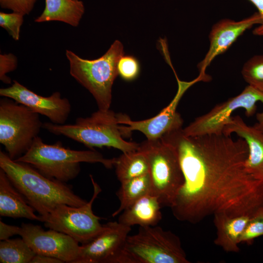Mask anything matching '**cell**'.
Listing matches in <instances>:
<instances>
[{"instance_id": "1", "label": "cell", "mask_w": 263, "mask_h": 263, "mask_svg": "<svg viewBox=\"0 0 263 263\" xmlns=\"http://www.w3.org/2000/svg\"><path fill=\"white\" fill-rule=\"evenodd\" d=\"M182 129L163 136L176 148L184 178L170 207L176 219L196 224L219 213L252 217L263 208V181L246 170L243 138L188 136Z\"/></svg>"}, {"instance_id": "2", "label": "cell", "mask_w": 263, "mask_h": 263, "mask_svg": "<svg viewBox=\"0 0 263 263\" xmlns=\"http://www.w3.org/2000/svg\"><path fill=\"white\" fill-rule=\"evenodd\" d=\"M0 168L41 217L60 205L79 207L87 202L66 183L48 178L30 165L13 160L1 150Z\"/></svg>"}, {"instance_id": "3", "label": "cell", "mask_w": 263, "mask_h": 263, "mask_svg": "<svg viewBox=\"0 0 263 263\" xmlns=\"http://www.w3.org/2000/svg\"><path fill=\"white\" fill-rule=\"evenodd\" d=\"M124 114L110 109L98 111L87 117H79L71 124H43V128L57 135H63L92 149L112 147L123 152L138 150L140 144L125 140L127 137L120 121Z\"/></svg>"}, {"instance_id": "4", "label": "cell", "mask_w": 263, "mask_h": 263, "mask_svg": "<svg viewBox=\"0 0 263 263\" xmlns=\"http://www.w3.org/2000/svg\"><path fill=\"white\" fill-rule=\"evenodd\" d=\"M14 160L30 165L48 178L66 183L78 175L82 162L101 163L111 169L116 158H105L95 150H71L63 146L60 141L47 144L37 136L28 150Z\"/></svg>"}, {"instance_id": "5", "label": "cell", "mask_w": 263, "mask_h": 263, "mask_svg": "<svg viewBox=\"0 0 263 263\" xmlns=\"http://www.w3.org/2000/svg\"><path fill=\"white\" fill-rule=\"evenodd\" d=\"M179 238L161 227H139L128 235L113 263H189Z\"/></svg>"}, {"instance_id": "6", "label": "cell", "mask_w": 263, "mask_h": 263, "mask_svg": "<svg viewBox=\"0 0 263 263\" xmlns=\"http://www.w3.org/2000/svg\"><path fill=\"white\" fill-rule=\"evenodd\" d=\"M124 55V47L115 40L105 54L92 60L82 58L67 50L71 75L93 95L98 109H110L112 100V87L118 75L117 65Z\"/></svg>"}, {"instance_id": "7", "label": "cell", "mask_w": 263, "mask_h": 263, "mask_svg": "<svg viewBox=\"0 0 263 263\" xmlns=\"http://www.w3.org/2000/svg\"><path fill=\"white\" fill-rule=\"evenodd\" d=\"M138 148L148 159L152 194L158 197L162 207H171L184 181L176 148L163 137L147 139Z\"/></svg>"}, {"instance_id": "8", "label": "cell", "mask_w": 263, "mask_h": 263, "mask_svg": "<svg viewBox=\"0 0 263 263\" xmlns=\"http://www.w3.org/2000/svg\"><path fill=\"white\" fill-rule=\"evenodd\" d=\"M39 114L5 97L0 100V143L16 160L26 153L43 128Z\"/></svg>"}, {"instance_id": "9", "label": "cell", "mask_w": 263, "mask_h": 263, "mask_svg": "<svg viewBox=\"0 0 263 263\" xmlns=\"http://www.w3.org/2000/svg\"><path fill=\"white\" fill-rule=\"evenodd\" d=\"M90 177L94 193L89 202L79 207L60 205L46 216H40L46 227L65 233L81 244L92 241L104 228V225L100 223L101 218L94 214L92 209L101 189L93 176Z\"/></svg>"}, {"instance_id": "10", "label": "cell", "mask_w": 263, "mask_h": 263, "mask_svg": "<svg viewBox=\"0 0 263 263\" xmlns=\"http://www.w3.org/2000/svg\"><path fill=\"white\" fill-rule=\"evenodd\" d=\"M258 101L263 103V93L248 85L238 95L216 105L207 113L197 117L182 129V132L188 136L222 134L235 110L244 109L246 116L250 117L256 111ZM257 119L259 122H263V112L257 114Z\"/></svg>"}, {"instance_id": "11", "label": "cell", "mask_w": 263, "mask_h": 263, "mask_svg": "<svg viewBox=\"0 0 263 263\" xmlns=\"http://www.w3.org/2000/svg\"><path fill=\"white\" fill-rule=\"evenodd\" d=\"M176 78L178 86L176 94L170 103L157 115L145 120L133 121L124 114L120 123L128 137L131 135L132 132L138 131L143 133L147 140H154L182 128L183 120L176 111L177 107L185 92L200 80L197 77L193 80L187 82Z\"/></svg>"}, {"instance_id": "12", "label": "cell", "mask_w": 263, "mask_h": 263, "mask_svg": "<svg viewBox=\"0 0 263 263\" xmlns=\"http://www.w3.org/2000/svg\"><path fill=\"white\" fill-rule=\"evenodd\" d=\"M19 235L36 254L57 258L63 263H74L78 257L79 243L62 232L38 225L22 223Z\"/></svg>"}, {"instance_id": "13", "label": "cell", "mask_w": 263, "mask_h": 263, "mask_svg": "<svg viewBox=\"0 0 263 263\" xmlns=\"http://www.w3.org/2000/svg\"><path fill=\"white\" fill-rule=\"evenodd\" d=\"M0 95L27 107L39 114L46 116L52 123L64 124L71 111L69 100L56 92L45 97L36 94L16 80L9 87L1 88Z\"/></svg>"}, {"instance_id": "14", "label": "cell", "mask_w": 263, "mask_h": 263, "mask_svg": "<svg viewBox=\"0 0 263 263\" xmlns=\"http://www.w3.org/2000/svg\"><path fill=\"white\" fill-rule=\"evenodd\" d=\"M131 230V227L118 222L104 224L103 230L96 237L81 244L74 263H113Z\"/></svg>"}, {"instance_id": "15", "label": "cell", "mask_w": 263, "mask_h": 263, "mask_svg": "<svg viewBox=\"0 0 263 263\" xmlns=\"http://www.w3.org/2000/svg\"><path fill=\"white\" fill-rule=\"evenodd\" d=\"M262 19L258 12L240 21L228 19H222L212 27L209 35V47L204 59L198 64V77L207 81L210 77L206 74L207 67L218 55L224 53L246 30L254 25L261 24Z\"/></svg>"}, {"instance_id": "16", "label": "cell", "mask_w": 263, "mask_h": 263, "mask_svg": "<svg viewBox=\"0 0 263 263\" xmlns=\"http://www.w3.org/2000/svg\"><path fill=\"white\" fill-rule=\"evenodd\" d=\"M233 133L243 138L247 145L246 170L255 179L263 181V133L247 125L239 115L232 116L223 129V133L226 135Z\"/></svg>"}, {"instance_id": "17", "label": "cell", "mask_w": 263, "mask_h": 263, "mask_svg": "<svg viewBox=\"0 0 263 263\" xmlns=\"http://www.w3.org/2000/svg\"><path fill=\"white\" fill-rule=\"evenodd\" d=\"M35 211L0 168V215L40 221Z\"/></svg>"}, {"instance_id": "18", "label": "cell", "mask_w": 263, "mask_h": 263, "mask_svg": "<svg viewBox=\"0 0 263 263\" xmlns=\"http://www.w3.org/2000/svg\"><path fill=\"white\" fill-rule=\"evenodd\" d=\"M161 207L156 196L146 195L124 209L118 222L130 227L134 225L140 227L157 225L162 218Z\"/></svg>"}, {"instance_id": "19", "label": "cell", "mask_w": 263, "mask_h": 263, "mask_svg": "<svg viewBox=\"0 0 263 263\" xmlns=\"http://www.w3.org/2000/svg\"><path fill=\"white\" fill-rule=\"evenodd\" d=\"M213 216L216 229L214 244L226 252H238L240 250L238 245L240 237L252 217L246 215L231 217L222 213Z\"/></svg>"}, {"instance_id": "20", "label": "cell", "mask_w": 263, "mask_h": 263, "mask_svg": "<svg viewBox=\"0 0 263 263\" xmlns=\"http://www.w3.org/2000/svg\"><path fill=\"white\" fill-rule=\"evenodd\" d=\"M84 12L81 0H45L44 10L35 21H59L76 27Z\"/></svg>"}, {"instance_id": "21", "label": "cell", "mask_w": 263, "mask_h": 263, "mask_svg": "<svg viewBox=\"0 0 263 263\" xmlns=\"http://www.w3.org/2000/svg\"><path fill=\"white\" fill-rule=\"evenodd\" d=\"M152 194L151 181L149 173L121 183L117 192L120 205L112 214L115 217L143 196Z\"/></svg>"}, {"instance_id": "22", "label": "cell", "mask_w": 263, "mask_h": 263, "mask_svg": "<svg viewBox=\"0 0 263 263\" xmlns=\"http://www.w3.org/2000/svg\"><path fill=\"white\" fill-rule=\"evenodd\" d=\"M114 166L116 176L120 183L149 173L147 157L139 148L135 151L123 152L116 158Z\"/></svg>"}, {"instance_id": "23", "label": "cell", "mask_w": 263, "mask_h": 263, "mask_svg": "<svg viewBox=\"0 0 263 263\" xmlns=\"http://www.w3.org/2000/svg\"><path fill=\"white\" fill-rule=\"evenodd\" d=\"M36 254L22 238L0 241V263H31Z\"/></svg>"}, {"instance_id": "24", "label": "cell", "mask_w": 263, "mask_h": 263, "mask_svg": "<svg viewBox=\"0 0 263 263\" xmlns=\"http://www.w3.org/2000/svg\"><path fill=\"white\" fill-rule=\"evenodd\" d=\"M242 75L248 85L263 93V55L248 60L243 67Z\"/></svg>"}, {"instance_id": "25", "label": "cell", "mask_w": 263, "mask_h": 263, "mask_svg": "<svg viewBox=\"0 0 263 263\" xmlns=\"http://www.w3.org/2000/svg\"><path fill=\"white\" fill-rule=\"evenodd\" d=\"M263 236V208L249 220L241 235L239 242L250 244L257 238Z\"/></svg>"}, {"instance_id": "26", "label": "cell", "mask_w": 263, "mask_h": 263, "mask_svg": "<svg viewBox=\"0 0 263 263\" xmlns=\"http://www.w3.org/2000/svg\"><path fill=\"white\" fill-rule=\"evenodd\" d=\"M118 75L125 80L132 81L136 79L140 71L138 60L131 55H123L117 65Z\"/></svg>"}, {"instance_id": "27", "label": "cell", "mask_w": 263, "mask_h": 263, "mask_svg": "<svg viewBox=\"0 0 263 263\" xmlns=\"http://www.w3.org/2000/svg\"><path fill=\"white\" fill-rule=\"evenodd\" d=\"M24 15L17 12H0V26L4 28L15 40L19 38L20 27L23 22Z\"/></svg>"}, {"instance_id": "28", "label": "cell", "mask_w": 263, "mask_h": 263, "mask_svg": "<svg viewBox=\"0 0 263 263\" xmlns=\"http://www.w3.org/2000/svg\"><path fill=\"white\" fill-rule=\"evenodd\" d=\"M37 0H0V5L2 8L10 9L24 16L31 12Z\"/></svg>"}, {"instance_id": "29", "label": "cell", "mask_w": 263, "mask_h": 263, "mask_svg": "<svg viewBox=\"0 0 263 263\" xmlns=\"http://www.w3.org/2000/svg\"><path fill=\"white\" fill-rule=\"evenodd\" d=\"M0 79L5 83L10 84L11 78L6 75V74L16 68L17 58L12 54L0 55Z\"/></svg>"}, {"instance_id": "30", "label": "cell", "mask_w": 263, "mask_h": 263, "mask_svg": "<svg viewBox=\"0 0 263 263\" xmlns=\"http://www.w3.org/2000/svg\"><path fill=\"white\" fill-rule=\"evenodd\" d=\"M20 227L8 225L0 221V241L10 239L12 236L19 235Z\"/></svg>"}, {"instance_id": "31", "label": "cell", "mask_w": 263, "mask_h": 263, "mask_svg": "<svg viewBox=\"0 0 263 263\" xmlns=\"http://www.w3.org/2000/svg\"><path fill=\"white\" fill-rule=\"evenodd\" d=\"M258 10L262 19V23L253 31V34L256 36L263 37V0H249Z\"/></svg>"}, {"instance_id": "32", "label": "cell", "mask_w": 263, "mask_h": 263, "mask_svg": "<svg viewBox=\"0 0 263 263\" xmlns=\"http://www.w3.org/2000/svg\"><path fill=\"white\" fill-rule=\"evenodd\" d=\"M31 263H62L63 261L61 260L56 258L54 257L39 255L36 254L32 260Z\"/></svg>"}, {"instance_id": "33", "label": "cell", "mask_w": 263, "mask_h": 263, "mask_svg": "<svg viewBox=\"0 0 263 263\" xmlns=\"http://www.w3.org/2000/svg\"><path fill=\"white\" fill-rule=\"evenodd\" d=\"M253 126L263 133V122H258V123H256Z\"/></svg>"}]
</instances>
